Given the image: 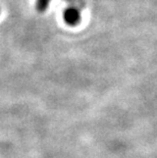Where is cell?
<instances>
[{
  "mask_svg": "<svg viewBox=\"0 0 157 158\" xmlns=\"http://www.w3.org/2000/svg\"><path fill=\"white\" fill-rule=\"evenodd\" d=\"M63 19L68 26H76L81 21V13L76 7L71 6L63 11Z\"/></svg>",
  "mask_w": 157,
  "mask_h": 158,
  "instance_id": "cell-1",
  "label": "cell"
},
{
  "mask_svg": "<svg viewBox=\"0 0 157 158\" xmlns=\"http://www.w3.org/2000/svg\"><path fill=\"white\" fill-rule=\"evenodd\" d=\"M51 0H37L36 1V8L39 12H43L47 9L49 3Z\"/></svg>",
  "mask_w": 157,
  "mask_h": 158,
  "instance_id": "cell-2",
  "label": "cell"
},
{
  "mask_svg": "<svg viewBox=\"0 0 157 158\" xmlns=\"http://www.w3.org/2000/svg\"><path fill=\"white\" fill-rule=\"evenodd\" d=\"M68 1L71 2L73 6L79 5V6H81V7H84V2H83L82 0H68Z\"/></svg>",
  "mask_w": 157,
  "mask_h": 158,
  "instance_id": "cell-3",
  "label": "cell"
}]
</instances>
